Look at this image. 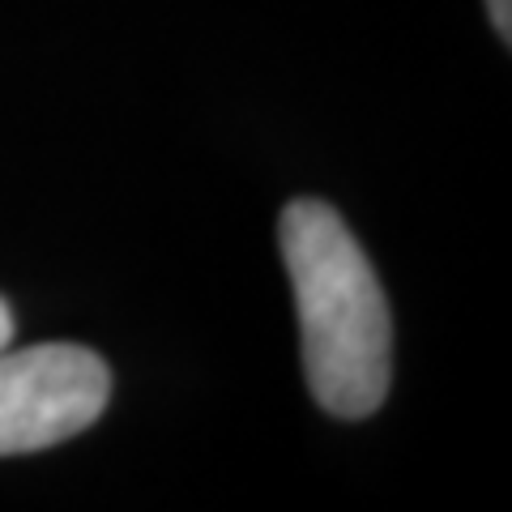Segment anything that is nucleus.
Returning <instances> with one entry per match:
<instances>
[{"instance_id":"nucleus-1","label":"nucleus","mask_w":512,"mask_h":512,"mask_svg":"<svg viewBox=\"0 0 512 512\" xmlns=\"http://www.w3.org/2000/svg\"><path fill=\"white\" fill-rule=\"evenodd\" d=\"M295 286L303 376L333 419H367L389 397L393 316L367 252L329 201L299 197L278 218Z\"/></svg>"},{"instance_id":"nucleus-2","label":"nucleus","mask_w":512,"mask_h":512,"mask_svg":"<svg viewBox=\"0 0 512 512\" xmlns=\"http://www.w3.org/2000/svg\"><path fill=\"white\" fill-rule=\"evenodd\" d=\"M111 402L107 363L86 346L0 350V457L43 453L82 436Z\"/></svg>"},{"instance_id":"nucleus-3","label":"nucleus","mask_w":512,"mask_h":512,"mask_svg":"<svg viewBox=\"0 0 512 512\" xmlns=\"http://www.w3.org/2000/svg\"><path fill=\"white\" fill-rule=\"evenodd\" d=\"M491 26L500 30V39H512V0H487Z\"/></svg>"},{"instance_id":"nucleus-4","label":"nucleus","mask_w":512,"mask_h":512,"mask_svg":"<svg viewBox=\"0 0 512 512\" xmlns=\"http://www.w3.org/2000/svg\"><path fill=\"white\" fill-rule=\"evenodd\" d=\"M9 342H13V308L0 299V350H5Z\"/></svg>"}]
</instances>
